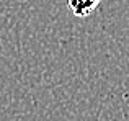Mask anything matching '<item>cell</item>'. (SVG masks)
<instances>
[{
    "instance_id": "1",
    "label": "cell",
    "mask_w": 129,
    "mask_h": 121,
    "mask_svg": "<svg viewBox=\"0 0 129 121\" xmlns=\"http://www.w3.org/2000/svg\"><path fill=\"white\" fill-rule=\"evenodd\" d=\"M101 0H67L69 10L79 18H85L100 7Z\"/></svg>"
}]
</instances>
